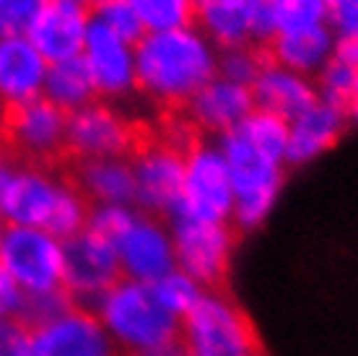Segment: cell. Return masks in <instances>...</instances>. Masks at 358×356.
<instances>
[{
    "label": "cell",
    "instance_id": "cell-39",
    "mask_svg": "<svg viewBox=\"0 0 358 356\" xmlns=\"http://www.w3.org/2000/svg\"><path fill=\"white\" fill-rule=\"evenodd\" d=\"M18 172V164L10 156H6V153H0V208H3V200H6V196H8V187L10 182H13V177H16Z\"/></svg>",
    "mask_w": 358,
    "mask_h": 356
},
{
    "label": "cell",
    "instance_id": "cell-34",
    "mask_svg": "<svg viewBox=\"0 0 358 356\" xmlns=\"http://www.w3.org/2000/svg\"><path fill=\"white\" fill-rule=\"evenodd\" d=\"M327 16H330V8H327L324 0H286V13H283L280 32L324 27Z\"/></svg>",
    "mask_w": 358,
    "mask_h": 356
},
{
    "label": "cell",
    "instance_id": "cell-2",
    "mask_svg": "<svg viewBox=\"0 0 358 356\" xmlns=\"http://www.w3.org/2000/svg\"><path fill=\"white\" fill-rule=\"evenodd\" d=\"M89 203L78 187L34 167H18L0 208L3 224L45 229L57 240H71L89 224Z\"/></svg>",
    "mask_w": 358,
    "mask_h": 356
},
{
    "label": "cell",
    "instance_id": "cell-4",
    "mask_svg": "<svg viewBox=\"0 0 358 356\" xmlns=\"http://www.w3.org/2000/svg\"><path fill=\"white\" fill-rule=\"evenodd\" d=\"M218 149L224 153L229 174H231L234 224L239 229H257L280 198L286 161L257 149L239 130L221 135Z\"/></svg>",
    "mask_w": 358,
    "mask_h": 356
},
{
    "label": "cell",
    "instance_id": "cell-22",
    "mask_svg": "<svg viewBox=\"0 0 358 356\" xmlns=\"http://www.w3.org/2000/svg\"><path fill=\"white\" fill-rule=\"evenodd\" d=\"M255 0H197L200 32L215 47H239L252 39Z\"/></svg>",
    "mask_w": 358,
    "mask_h": 356
},
{
    "label": "cell",
    "instance_id": "cell-16",
    "mask_svg": "<svg viewBox=\"0 0 358 356\" xmlns=\"http://www.w3.org/2000/svg\"><path fill=\"white\" fill-rule=\"evenodd\" d=\"M50 62L27 34L0 36V104L16 109L45 91Z\"/></svg>",
    "mask_w": 358,
    "mask_h": 356
},
{
    "label": "cell",
    "instance_id": "cell-9",
    "mask_svg": "<svg viewBox=\"0 0 358 356\" xmlns=\"http://www.w3.org/2000/svg\"><path fill=\"white\" fill-rule=\"evenodd\" d=\"M122 278L112 242L83 229L63 242V289L81 307H91Z\"/></svg>",
    "mask_w": 358,
    "mask_h": 356
},
{
    "label": "cell",
    "instance_id": "cell-3",
    "mask_svg": "<svg viewBox=\"0 0 358 356\" xmlns=\"http://www.w3.org/2000/svg\"><path fill=\"white\" fill-rule=\"evenodd\" d=\"M89 310L99 317L117 351L127 356L179 343L182 322L159 304L148 284L120 278Z\"/></svg>",
    "mask_w": 358,
    "mask_h": 356
},
{
    "label": "cell",
    "instance_id": "cell-44",
    "mask_svg": "<svg viewBox=\"0 0 358 356\" xmlns=\"http://www.w3.org/2000/svg\"><path fill=\"white\" fill-rule=\"evenodd\" d=\"M324 3H327V8H330L332 3H338V0H324Z\"/></svg>",
    "mask_w": 358,
    "mask_h": 356
},
{
    "label": "cell",
    "instance_id": "cell-30",
    "mask_svg": "<svg viewBox=\"0 0 358 356\" xmlns=\"http://www.w3.org/2000/svg\"><path fill=\"white\" fill-rule=\"evenodd\" d=\"M71 307H76V302H73L71 294H68L65 289L42 292V294H27L18 320L24 322L29 330H34V328H39V325H45V322L65 315Z\"/></svg>",
    "mask_w": 358,
    "mask_h": 356
},
{
    "label": "cell",
    "instance_id": "cell-11",
    "mask_svg": "<svg viewBox=\"0 0 358 356\" xmlns=\"http://www.w3.org/2000/svg\"><path fill=\"white\" fill-rule=\"evenodd\" d=\"M115 249L120 258L122 278L127 281L151 286L177 268L169 226H164L153 216H135L127 232L115 242Z\"/></svg>",
    "mask_w": 358,
    "mask_h": 356
},
{
    "label": "cell",
    "instance_id": "cell-6",
    "mask_svg": "<svg viewBox=\"0 0 358 356\" xmlns=\"http://www.w3.org/2000/svg\"><path fill=\"white\" fill-rule=\"evenodd\" d=\"M174 216L210 224L231 221L234 185L218 143H195L185 153V182Z\"/></svg>",
    "mask_w": 358,
    "mask_h": 356
},
{
    "label": "cell",
    "instance_id": "cell-28",
    "mask_svg": "<svg viewBox=\"0 0 358 356\" xmlns=\"http://www.w3.org/2000/svg\"><path fill=\"white\" fill-rule=\"evenodd\" d=\"M239 133L252 141L257 149H262L265 153L275 156V159L286 161V149H288V123L280 117L255 109L239 128H234Z\"/></svg>",
    "mask_w": 358,
    "mask_h": 356
},
{
    "label": "cell",
    "instance_id": "cell-10",
    "mask_svg": "<svg viewBox=\"0 0 358 356\" xmlns=\"http://www.w3.org/2000/svg\"><path fill=\"white\" fill-rule=\"evenodd\" d=\"M133 125L112 104L91 102L68 115L65 146L83 161L120 159L133 149Z\"/></svg>",
    "mask_w": 358,
    "mask_h": 356
},
{
    "label": "cell",
    "instance_id": "cell-21",
    "mask_svg": "<svg viewBox=\"0 0 358 356\" xmlns=\"http://www.w3.org/2000/svg\"><path fill=\"white\" fill-rule=\"evenodd\" d=\"M335 50L338 39L327 24L312 29H288L278 32L273 39V62L312 78L327 65Z\"/></svg>",
    "mask_w": 358,
    "mask_h": 356
},
{
    "label": "cell",
    "instance_id": "cell-24",
    "mask_svg": "<svg viewBox=\"0 0 358 356\" xmlns=\"http://www.w3.org/2000/svg\"><path fill=\"white\" fill-rule=\"evenodd\" d=\"M42 97L47 102H52L57 109H63L65 115L78 112L81 107L96 102V86H94V78H91L86 62L81 57L52 62L47 71Z\"/></svg>",
    "mask_w": 358,
    "mask_h": 356
},
{
    "label": "cell",
    "instance_id": "cell-31",
    "mask_svg": "<svg viewBox=\"0 0 358 356\" xmlns=\"http://www.w3.org/2000/svg\"><path fill=\"white\" fill-rule=\"evenodd\" d=\"M262 71L260 55L250 50L247 45L226 47L224 53H218V76L226 81H234L239 86L252 89V83L257 81Z\"/></svg>",
    "mask_w": 358,
    "mask_h": 356
},
{
    "label": "cell",
    "instance_id": "cell-12",
    "mask_svg": "<svg viewBox=\"0 0 358 356\" xmlns=\"http://www.w3.org/2000/svg\"><path fill=\"white\" fill-rule=\"evenodd\" d=\"M31 356H117V348L96 315L76 304L31 330Z\"/></svg>",
    "mask_w": 358,
    "mask_h": 356
},
{
    "label": "cell",
    "instance_id": "cell-43",
    "mask_svg": "<svg viewBox=\"0 0 358 356\" xmlns=\"http://www.w3.org/2000/svg\"><path fill=\"white\" fill-rule=\"evenodd\" d=\"M3 229H6V224H3V219H0V234H3Z\"/></svg>",
    "mask_w": 358,
    "mask_h": 356
},
{
    "label": "cell",
    "instance_id": "cell-37",
    "mask_svg": "<svg viewBox=\"0 0 358 356\" xmlns=\"http://www.w3.org/2000/svg\"><path fill=\"white\" fill-rule=\"evenodd\" d=\"M0 356H31V330L21 320H0Z\"/></svg>",
    "mask_w": 358,
    "mask_h": 356
},
{
    "label": "cell",
    "instance_id": "cell-17",
    "mask_svg": "<svg viewBox=\"0 0 358 356\" xmlns=\"http://www.w3.org/2000/svg\"><path fill=\"white\" fill-rule=\"evenodd\" d=\"M68 115L45 97H36L16 109H8L6 133L18 151L45 159L65 146Z\"/></svg>",
    "mask_w": 358,
    "mask_h": 356
},
{
    "label": "cell",
    "instance_id": "cell-8",
    "mask_svg": "<svg viewBox=\"0 0 358 356\" xmlns=\"http://www.w3.org/2000/svg\"><path fill=\"white\" fill-rule=\"evenodd\" d=\"M169 232L177 271L195 278L203 289H213L226 276L234 252V232L229 224L192 221L174 216Z\"/></svg>",
    "mask_w": 358,
    "mask_h": 356
},
{
    "label": "cell",
    "instance_id": "cell-35",
    "mask_svg": "<svg viewBox=\"0 0 358 356\" xmlns=\"http://www.w3.org/2000/svg\"><path fill=\"white\" fill-rule=\"evenodd\" d=\"M286 13V0H255V13H252V36L255 39H275L283 24Z\"/></svg>",
    "mask_w": 358,
    "mask_h": 356
},
{
    "label": "cell",
    "instance_id": "cell-15",
    "mask_svg": "<svg viewBox=\"0 0 358 356\" xmlns=\"http://www.w3.org/2000/svg\"><path fill=\"white\" fill-rule=\"evenodd\" d=\"M91 27L89 8L65 0H47L27 29V39L50 65L81 57Z\"/></svg>",
    "mask_w": 358,
    "mask_h": 356
},
{
    "label": "cell",
    "instance_id": "cell-40",
    "mask_svg": "<svg viewBox=\"0 0 358 356\" xmlns=\"http://www.w3.org/2000/svg\"><path fill=\"white\" fill-rule=\"evenodd\" d=\"M182 354H185V348H182V341H179V343H166V346L143 351V354H138V356H182Z\"/></svg>",
    "mask_w": 358,
    "mask_h": 356
},
{
    "label": "cell",
    "instance_id": "cell-27",
    "mask_svg": "<svg viewBox=\"0 0 358 356\" xmlns=\"http://www.w3.org/2000/svg\"><path fill=\"white\" fill-rule=\"evenodd\" d=\"M151 289H153V296L159 299V304L169 315H174L179 322L195 310L197 302L208 292V289H203V286L197 284L195 278H189L187 273H182L177 268L171 273H166L164 278H159L156 284H151Z\"/></svg>",
    "mask_w": 358,
    "mask_h": 356
},
{
    "label": "cell",
    "instance_id": "cell-20",
    "mask_svg": "<svg viewBox=\"0 0 358 356\" xmlns=\"http://www.w3.org/2000/svg\"><path fill=\"white\" fill-rule=\"evenodd\" d=\"M343 130H345V109L320 99L309 112L288 123L286 164L304 167L317 161L341 141Z\"/></svg>",
    "mask_w": 358,
    "mask_h": 356
},
{
    "label": "cell",
    "instance_id": "cell-13",
    "mask_svg": "<svg viewBox=\"0 0 358 356\" xmlns=\"http://www.w3.org/2000/svg\"><path fill=\"white\" fill-rule=\"evenodd\" d=\"M135 203L148 214H177L185 182V153L171 143H151L133 161Z\"/></svg>",
    "mask_w": 358,
    "mask_h": 356
},
{
    "label": "cell",
    "instance_id": "cell-14",
    "mask_svg": "<svg viewBox=\"0 0 358 356\" xmlns=\"http://www.w3.org/2000/svg\"><path fill=\"white\" fill-rule=\"evenodd\" d=\"M81 60L86 62L96 94L109 99H120L133 94L138 86V71H135V45L122 36L112 34L101 24L91 21L86 45H83Z\"/></svg>",
    "mask_w": 358,
    "mask_h": 356
},
{
    "label": "cell",
    "instance_id": "cell-46",
    "mask_svg": "<svg viewBox=\"0 0 358 356\" xmlns=\"http://www.w3.org/2000/svg\"><path fill=\"white\" fill-rule=\"evenodd\" d=\"M182 356H187V354H182Z\"/></svg>",
    "mask_w": 358,
    "mask_h": 356
},
{
    "label": "cell",
    "instance_id": "cell-19",
    "mask_svg": "<svg viewBox=\"0 0 358 356\" xmlns=\"http://www.w3.org/2000/svg\"><path fill=\"white\" fill-rule=\"evenodd\" d=\"M189 117L206 133H231L255 112V99L247 86L215 76L187 102Z\"/></svg>",
    "mask_w": 358,
    "mask_h": 356
},
{
    "label": "cell",
    "instance_id": "cell-25",
    "mask_svg": "<svg viewBox=\"0 0 358 356\" xmlns=\"http://www.w3.org/2000/svg\"><path fill=\"white\" fill-rule=\"evenodd\" d=\"M317 91H320V99L341 107L345 102H353L358 91V60L353 42H338L335 55L317 73Z\"/></svg>",
    "mask_w": 358,
    "mask_h": 356
},
{
    "label": "cell",
    "instance_id": "cell-38",
    "mask_svg": "<svg viewBox=\"0 0 358 356\" xmlns=\"http://www.w3.org/2000/svg\"><path fill=\"white\" fill-rule=\"evenodd\" d=\"M24 299L27 294L21 292V286L6 271H0V320H18Z\"/></svg>",
    "mask_w": 358,
    "mask_h": 356
},
{
    "label": "cell",
    "instance_id": "cell-7",
    "mask_svg": "<svg viewBox=\"0 0 358 356\" xmlns=\"http://www.w3.org/2000/svg\"><path fill=\"white\" fill-rule=\"evenodd\" d=\"M0 271H6L24 294L63 289V240L45 229L6 224L0 234Z\"/></svg>",
    "mask_w": 358,
    "mask_h": 356
},
{
    "label": "cell",
    "instance_id": "cell-36",
    "mask_svg": "<svg viewBox=\"0 0 358 356\" xmlns=\"http://www.w3.org/2000/svg\"><path fill=\"white\" fill-rule=\"evenodd\" d=\"M327 27L338 42H358V0H338L330 6Z\"/></svg>",
    "mask_w": 358,
    "mask_h": 356
},
{
    "label": "cell",
    "instance_id": "cell-42",
    "mask_svg": "<svg viewBox=\"0 0 358 356\" xmlns=\"http://www.w3.org/2000/svg\"><path fill=\"white\" fill-rule=\"evenodd\" d=\"M65 3H73V6H81V8H89L91 3H96V0H65Z\"/></svg>",
    "mask_w": 358,
    "mask_h": 356
},
{
    "label": "cell",
    "instance_id": "cell-32",
    "mask_svg": "<svg viewBox=\"0 0 358 356\" xmlns=\"http://www.w3.org/2000/svg\"><path fill=\"white\" fill-rule=\"evenodd\" d=\"M135 216H138V211L133 205H96L89 214L86 229L115 245L127 232V226L135 221Z\"/></svg>",
    "mask_w": 358,
    "mask_h": 356
},
{
    "label": "cell",
    "instance_id": "cell-18",
    "mask_svg": "<svg viewBox=\"0 0 358 356\" xmlns=\"http://www.w3.org/2000/svg\"><path fill=\"white\" fill-rule=\"evenodd\" d=\"M250 91L255 99V109L270 112L286 123H294L296 117L309 112L320 102V91L312 78L288 71L278 62L262 65L260 76Z\"/></svg>",
    "mask_w": 358,
    "mask_h": 356
},
{
    "label": "cell",
    "instance_id": "cell-29",
    "mask_svg": "<svg viewBox=\"0 0 358 356\" xmlns=\"http://www.w3.org/2000/svg\"><path fill=\"white\" fill-rule=\"evenodd\" d=\"M91 21H96L104 29H109L112 34L122 36L133 45L143 36V27L135 16L130 0H96Z\"/></svg>",
    "mask_w": 358,
    "mask_h": 356
},
{
    "label": "cell",
    "instance_id": "cell-41",
    "mask_svg": "<svg viewBox=\"0 0 358 356\" xmlns=\"http://www.w3.org/2000/svg\"><path fill=\"white\" fill-rule=\"evenodd\" d=\"M350 117H353V123L358 125V91H356V97H353V102H350Z\"/></svg>",
    "mask_w": 358,
    "mask_h": 356
},
{
    "label": "cell",
    "instance_id": "cell-45",
    "mask_svg": "<svg viewBox=\"0 0 358 356\" xmlns=\"http://www.w3.org/2000/svg\"><path fill=\"white\" fill-rule=\"evenodd\" d=\"M353 47H356V60H358V42H353Z\"/></svg>",
    "mask_w": 358,
    "mask_h": 356
},
{
    "label": "cell",
    "instance_id": "cell-1",
    "mask_svg": "<svg viewBox=\"0 0 358 356\" xmlns=\"http://www.w3.org/2000/svg\"><path fill=\"white\" fill-rule=\"evenodd\" d=\"M138 86L162 104H187L218 76V47L200 27L143 34L135 42Z\"/></svg>",
    "mask_w": 358,
    "mask_h": 356
},
{
    "label": "cell",
    "instance_id": "cell-23",
    "mask_svg": "<svg viewBox=\"0 0 358 356\" xmlns=\"http://www.w3.org/2000/svg\"><path fill=\"white\" fill-rule=\"evenodd\" d=\"M81 193L96 205H133L135 203V177L133 161L120 159H94L83 161L78 172Z\"/></svg>",
    "mask_w": 358,
    "mask_h": 356
},
{
    "label": "cell",
    "instance_id": "cell-26",
    "mask_svg": "<svg viewBox=\"0 0 358 356\" xmlns=\"http://www.w3.org/2000/svg\"><path fill=\"white\" fill-rule=\"evenodd\" d=\"M130 6L143 27V34L189 27L197 11L195 0H130Z\"/></svg>",
    "mask_w": 358,
    "mask_h": 356
},
{
    "label": "cell",
    "instance_id": "cell-33",
    "mask_svg": "<svg viewBox=\"0 0 358 356\" xmlns=\"http://www.w3.org/2000/svg\"><path fill=\"white\" fill-rule=\"evenodd\" d=\"M47 0H0V36L27 34Z\"/></svg>",
    "mask_w": 358,
    "mask_h": 356
},
{
    "label": "cell",
    "instance_id": "cell-5",
    "mask_svg": "<svg viewBox=\"0 0 358 356\" xmlns=\"http://www.w3.org/2000/svg\"><path fill=\"white\" fill-rule=\"evenodd\" d=\"M187 356H260L250 320L221 292L208 289L197 307L182 320L179 333Z\"/></svg>",
    "mask_w": 358,
    "mask_h": 356
}]
</instances>
